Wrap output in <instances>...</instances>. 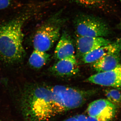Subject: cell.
Listing matches in <instances>:
<instances>
[{
	"instance_id": "obj_1",
	"label": "cell",
	"mask_w": 121,
	"mask_h": 121,
	"mask_svg": "<svg viewBox=\"0 0 121 121\" xmlns=\"http://www.w3.org/2000/svg\"><path fill=\"white\" fill-rule=\"evenodd\" d=\"M32 13V11H27L0 25V59L4 62L16 63L24 59L25 51L22 28Z\"/></svg>"
},
{
	"instance_id": "obj_2",
	"label": "cell",
	"mask_w": 121,
	"mask_h": 121,
	"mask_svg": "<svg viewBox=\"0 0 121 121\" xmlns=\"http://www.w3.org/2000/svg\"><path fill=\"white\" fill-rule=\"evenodd\" d=\"M55 98V94L50 86L40 84L29 88L21 102L25 121H50L56 117Z\"/></svg>"
},
{
	"instance_id": "obj_3",
	"label": "cell",
	"mask_w": 121,
	"mask_h": 121,
	"mask_svg": "<svg viewBox=\"0 0 121 121\" xmlns=\"http://www.w3.org/2000/svg\"><path fill=\"white\" fill-rule=\"evenodd\" d=\"M61 9L45 20L37 29L33 39L34 50L47 52L59 40L61 28L67 21Z\"/></svg>"
},
{
	"instance_id": "obj_4",
	"label": "cell",
	"mask_w": 121,
	"mask_h": 121,
	"mask_svg": "<svg viewBox=\"0 0 121 121\" xmlns=\"http://www.w3.org/2000/svg\"><path fill=\"white\" fill-rule=\"evenodd\" d=\"M50 87L58 96L60 114L79 108L98 92L95 89L82 90L62 85Z\"/></svg>"
},
{
	"instance_id": "obj_5",
	"label": "cell",
	"mask_w": 121,
	"mask_h": 121,
	"mask_svg": "<svg viewBox=\"0 0 121 121\" xmlns=\"http://www.w3.org/2000/svg\"><path fill=\"white\" fill-rule=\"evenodd\" d=\"M77 36L91 37H104L110 33L107 24L99 17L86 13L78 14L73 21Z\"/></svg>"
},
{
	"instance_id": "obj_6",
	"label": "cell",
	"mask_w": 121,
	"mask_h": 121,
	"mask_svg": "<svg viewBox=\"0 0 121 121\" xmlns=\"http://www.w3.org/2000/svg\"><path fill=\"white\" fill-rule=\"evenodd\" d=\"M118 108L107 99H98L89 104L86 114L99 121H112L117 114Z\"/></svg>"
},
{
	"instance_id": "obj_7",
	"label": "cell",
	"mask_w": 121,
	"mask_h": 121,
	"mask_svg": "<svg viewBox=\"0 0 121 121\" xmlns=\"http://www.w3.org/2000/svg\"><path fill=\"white\" fill-rule=\"evenodd\" d=\"M86 81L91 83L121 90V64L111 70L93 75L87 78Z\"/></svg>"
},
{
	"instance_id": "obj_8",
	"label": "cell",
	"mask_w": 121,
	"mask_h": 121,
	"mask_svg": "<svg viewBox=\"0 0 121 121\" xmlns=\"http://www.w3.org/2000/svg\"><path fill=\"white\" fill-rule=\"evenodd\" d=\"M112 43L103 37H91L77 35L76 40V52L81 58L85 54L98 48Z\"/></svg>"
},
{
	"instance_id": "obj_9",
	"label": "cell",
	"mask_w": 121,
	"mask_h": 121,
	"mask_svg": "<svg viewBox=\"0 0 121 121\" xmlns=\"http://www.w3.org/2000/svg\"><path fill=\"white\" fill-rule=\"evenodd\" d=\"M50 71L59 77H70L79 71L78 61L75 55L59 60L50 68Z\"/></svg>"
},
{
	"instance_id": "obj_10",
	"label": "cell",
	"mask_w": 121,
	"mask_h": 121,
	"mask_svg": "<svg viewBox=\"0 0 121 121\" xmlns=\"http://www.w3.org/2000/svg\"><path fill=\"white\" fill-rule=\"evenodd\" d=\"M121 50V38L108 45L90 52L81 58L84 64L93 63L104 56Z\"/></svg>"
},
{
	"instance_id": "obj_11",
	"label": "cell",
	"mask_w": 121,
	"mask_h": 121,
	"mask_svg": "<svg viewBox=\"0 0 121 121\" xmlns=\"http://www.w3.org/2000/svg\"><path fill=\"white\" fill-rule=\"evenodd\" d=\"M73 43L71 36L66 31L62 33L55 50V57L60 60L74 55Z\"/></svg>"
},
{
	"instance_id": "obj_12",
	"label": "cell",
	"mask_w": 121,
	"mask_h": 121,
	"mask_svg": "<svg viewBox=\"0 0 121 121\" xmlns=\"http://www.w3.org/2000/svg\"><path fill=\"white\" fill-rule=\"evenodd\" d=\"M121 51L108 54L92 64L93 69L98 73L104 72L115 69L120 64Z\"/></svg>"
},
{
	"instance_id": "obj_13",
	"label": "cell",
	"mask_w": 121,
	"mask_h": 121,
	"mask_svg": "<svg viewBox=\"0 0 121 121\" xmlns=\"http://www.w3.org/2000/svg\"><path fill=\"white\" fill-rule=\"evenodd\" d=\"M50 58V55L47 52L34 50L29 59V63L33 68L40 69L47 64Z\"/></svg>"
},
{
	"instance_id": "obj_14",
	"label": "cell",
	"mask_w": 121,
	"mask_h": 121,
	"mask_svg": "<svg viewBox=\"0 0 121 121\" xmlns=\"http://www.w3.org/2000/svg\"><path fill=\"white\" fill-rule=\"evenodd\" d=\"M106 99L115 105H121V93L117 89H107L105 90Z\"/></svg>"
},
{
	"instance_id": "obj_15",
	"label": "cell",
	"mask_w": 121,
	"mask_h": 121,
	"mask_svg": "<svg viewBox=\"0 0 121 121\" xmlns=\"http://www.w3.org/2000/svg\"><path fill=\"white\" fill-rule=\"evenodd\" d=\"M73 2L83 7L88 8L97 7L102 5L105 0H72Z\"/></svg>"
},
{
	"instance_id": "obj_16",
	"label": "cell",
	"mask_w": 121,
	"mask_h": 121,
	"mask_svg": "<svg viewBox=\"0 0 121 121\" xmlns=\"http://www.w3.org/2000/svg\"><path fill=\"white\" fill-rule=\"evenodd\" d=\"M62 121H99L87 114H79L70 117Z\"/></svg>"
},
{
	"instance_id": "obj_17",
	"label": "cell",
	"mask_w": 121,
	"mask_h": 121,
	"mask_svg": "<svg viewBox=\"0 0 121 121\" xmlns=\"http://www.w3.org/2000/svg\"><path fill=\"white\" fill-rule=\"evenodd\" d=\"M13 3V0H0V10L9 8Z\"/></svg>"
}]
</instances>
